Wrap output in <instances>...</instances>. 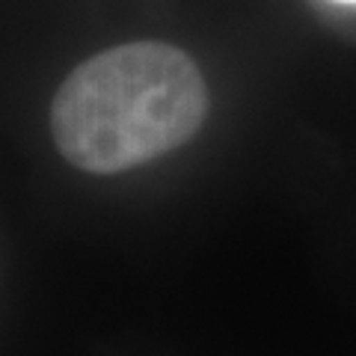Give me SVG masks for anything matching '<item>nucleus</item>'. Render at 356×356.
<instances>
[{"instance_id":"nucleus-1","label":"nucleus","mask_w":356,"mask_h":356,"mask_svg":"<svg viewBox=\"0 0 356 356\" xmlns=\"http://www.w3.org/2000/svg\"><path fill=\"white\" fill-rule=\"evenodd\" d=\"M205 116L208 86L196 63L166 42H131L65 77L51 134L72 166L113 175L184 146Z\"/></svg>"},{"instance_id":"nucleus-2","label":"nucleus","mask_w":356,"mask_h":356,"mask_svg":"<svg viewBox=\"0 0 356 356\" xmlns=\"http://www.w3.org/2000/svg\"><path fill=\"white\" fill-rule=\"evenodd\" d=\"M350 3H353V0H350Z\"/></svg>"}]
</instances>
